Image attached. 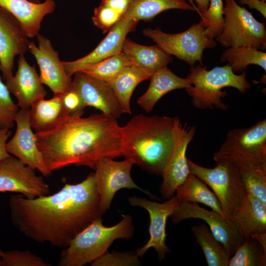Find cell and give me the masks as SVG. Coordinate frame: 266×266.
<instances>
[{"label":"cell","instance_id":"6da1fadb","mask_svg":"<svg viewBox=\"0 0 266 266\" xmlns=\"http://www.w3.org/2000/svg\"><path fill=\"white\" fill-rule=\"evenodd\" d=\"M9 205L12 223L21 233L36 242L63 249L104 214L94 172L78 183H65L52 195L32 199L13 195Z\"/></svg>","mask_w":266,"mask_h":266},{"label":"cell","instance_id":"7a4b0ae2","mask_svg":"<svg viewBox=\"0 0 266 266\" xmlns=\"http://www.w3.org/2000/svg\"><path fill=\"white\" fill-rule=\"evenodd\" d=\"M35 134L52 172L71 165L94 169L102 157L122 156V127L117 119L102 113L86 117L66 116L53 128Z\"/></svg>","mask_w":266,"mask_h":266},{"label":"cell","instance_id":"3957f363","mask_svg":"<svg viewBox=\"0 0 266 266\" xmlns=\"http://www.w3.org/2000/svg\"><path fill=\"white\" fill-rule=\"evenodd\" d=\"M181 122L177 117L135 115L122 127V156L149 173L162 175L174 150Z\"/></svg>","mask_w":266,"mask_h":266},{"label":"cell","instance_id":"277c9868","mask_svg":"<svg viewBox=\"0 0 266 266\" xmlns=\"http://www.w3.org/2000/svg\"><path fill=\"white\" fill-rule=\"evenodd\" d=\"M132 216L123 215L117 224L106 227L101 218L93 221L63 248L59 266H83L91 263L107 252L112 242L119 238L130 239L133 234Z\"/></svg>","mask_w":266,"mask_h":266},{"label":"cell","instance_id":"5b68a950","mask_svg":"<svg viewBox=\"0 0 266 266\" xmlns=\"http://www.w3.org/2000/svg\"><path fill=\"white\" fill-rule=\"evenodd\" d=\"M186 78L192 86L185 90L191 98L193 105L199 109L216 108L226 110L229 105L223 102L222 99L227 95V92L222 91L223 88L233 87L244 94L251 87L246 80V71L236 74L228 64L210 70L200 64L191 66Z\"/></svg>","mask_w":266,"mask_h":266},{"label":"cell","instance_id":"8992f818","mask_svg":"<svg viewBox=\"0 0 266 266\" xmlns=\"http://www.w3.org/2000/svg\"><path fill=\"white\" fill-rule=\"evenodd\" d=\"M187 160L190 172L212 189L220 202L225 217L233 223V214L247 194L238 166L234 162L226 159L215 161L216 165L213 168L203 167L189 159Z\"/></svg>","mask_w":266,"mask_h":266},{"label":"cell","instance_id":"52a82bcc","mask_svg":"<svg viewBox=\"0 0 266 266\" xmlns=\"http://www.w3.org/2000/svg\"><path fill=\"white\" fill-rule=\"evenodd\" d=\"M213 159L229 160L238 167H266V120L229 131Z\"/></svg>","mask_w":266,"mask_h":266},{"label":"cell","instance_id":"ba28073f","mask_svg":"<svg viewBox=\"0 0 266 266\" xmlns=\"http://www.w3.org/2000/svg\"><path fill=\"white\" fill-rule=\"evenodd\" d=\"M236 0H225L223 29L216 41L228 48L251 46L258 50L266 49L265 23L257 20Z\"/></svg>","mask_w":266,"mask_h":266},{"label":"cell","instance_id":"9c48e42d","mask_svg":"<svg viewBox=\"0 0 266 266\" xmlns=\"http://www.w3.org/2000/svg\"><path fill=\"white\" fill-rule=\"evenodd\" d=\"M205 29V24L200 19L198 23L193 24L181 33H167L157 28L144 29L143 33L168 54L173 55L191 66H194L197 62L203 66L202 60L203 51L216 45V41L206 36Z\"/></svg>","mask_w":266,"mask_h":266},{"label":"cell","instance_id":"30bf717a","mask_svg":"<svg viewBox=\"0 0 266 266\" xmlns=\"http://www.w3.org/2000/svg\"><path fill=\"white\" fill-rule=\"evenodd\" d=\"M133 165L128 159L116 161L108 157H102L97 162L94 172L95 182L103 213L110 208L115 194L122 189H135L153 197L134 182L131 175Z\"/></svg>","mask_w":266,"mask_h":266},{"label":"cell","instance_id":"8fae6325","mask_svg":"<svg viewBox=\"0 0 266 266\" xmlns=\"http://www.w3.org/2000/svg\"><path fill=\"white\" fill-rule=\"evenodd\" d=\"M128 201L131 205L146 210L150 217L149 238L144 245L136 251V254L141 258L152 248L157 252L159 260L162 261L170 252L166 243L167 219L178 207L179 201L174 195L163 203L136 196L130 197Z\"/></svg>","mask_w":266,"mask_h":266},{"label":"cell","instance_id":"7c38bea8","mask_svg":"<svg viewBox=\"0 0 266 266\" xmlns=\"http://www.w3.org/2000/svg\"><path fill=\"white\" fill-rule=\"evenodd\" d=\"M35 169L10 156L0 161V192H14L32 199L49 195V185Z\"/></svg>","mask_w":266,"mask_h":266},{"label":"cell","instance_id":"4fadbf2b","mask_svg":"<svg viewBox=\"0 0 266 266\" xmlns=\"http://www.w3.org/2000/svg\"><path fill=\"white\" fill-rule=\"evenodd\" d=\"M170 217L174 224L189 218L204 220L213 235L224 245L231 257L244 241L234 223L217 212L204 209L195 202H180Z\"/></svg>","mask_w":266,"mask_h":266},{"label":"cell","instance_id":"5bb4252c","mask_svg":"<svg viewBox=\"0 0 266 266\" xmlns=\"http://www.w3.org/2000/svg\"><path fill=\"white\" fill-rule=\"evenodd\" d=\"M15 134L6 143L8 153L26 165L37 170L44 176H51L52 172L46 166L31 126L29 109H20L15 115Z\"/></svg>","mask_w":266,"mask_h":266},{"label":"cell","instance_id":"9a60e30c","mask_svg":"<svg viewBox=\"0 0 266 266\" xmlns=\"http://www.w3.org/2000/svg\"><path fill=\"white\" fill-rule=\"evenodd\" d=\"M37 47L31 41L28 50L34 57L40 70V78L43 84L46 85L54 95H63L72 88L71 77L66 74L58 53L55 50L50 40L38 34Z\"/></svg>","mask_w":266,"mask_h":266},{"label":"cell","instance_id":"2e32d148","mask_svg":"<svg viewBox=\"0 0 266 266\" xmlns=\"http://www.w3.org/2000/svg\"><path fill=\"white\" fill-rule=\"evenodd\" d=\"M30 42L17 19L0 6V71L5 81L13 75L15 57L24 54Z\"/></svg>","mask_w":266,"mask_h":266},{"label":"cell","instance_id":"e0dca14e","mask_svg":"<svg viewBox=\"0 0 266 266\" xmlns=\"http://www.w3.org/2000/svg\"><path fill=\"white\" fill-rule=\"evenodd\" d=\"M196 133V127L181 122L178 127L174 150L163 173L160 192L163 199L168 200L174 195L177 188L191 173L186 157L188 147Z\"/></svg>","mask_w":266,"mask_h":266},{"label":"cell","instance_id":"ac0fdd59","mask_svg":"<svg viewBox=\"0 0 266 266\" xmlns=\"http://www.w3.org/2000/svg\"><path fill=\"white\" fill-rule=\"evenodd\" d=\"M72 80V88L80 95L85 105L117 119L123 114L112 88L106 82L78 71Z\"/></svg>","mask_w":266,"mask_h":266},{"label":"cell","instance_id":"d6986e66","mask_svg":"<svg viewBox=\"0 0 266 266\" xmlns=\"http://www.w3.org/2000/svg\"><path fill=\"white\" fill-rule=\"evenodd\" d=\"M137 23L132 20L121 19L109 30L104 38L89 54L75 61H62L67 75L71 77L83 67L121 52L127 35L135 29Z\"/></svg>","mask_w":266,"mask_h":266},{"label":"cell","instance_id":"ffe728a7","mask_svg":"<svg viewBox=\"0 0 266 266\" xmlns=\"http://www.w3.org/2000/svg\"><path fill=\"white\" fill-rule=\"evenodd\" d=\"M5 84L17 99L20 109H30L47 95L35 66L29 65L24 54L19 56L15 75L5 81Z\"/></svg>","mask_w":266,"mask_h":266},{"label":"cell","instance_id":"44dd1931","mask_svg":"<svg viewBox=\"0 0 266 266\" xmlns=\"http://www.w3.org/2000/svg\"><path fill=\"white\" fill-rule=\"evenodd\" d=\"M0 6L17 19L29 38H33L38 34L44 17L54 11L56 4L53 0L42 3L28 0H0Z\"/></svg>","mask_w":266,"mask_h":266},{"label":"cell","instance_id":"7402d4cb","mask_svg":"<svg viewBox=\"0 0 266 266\" xmlns=\"http://www.w3.org/2000/svg\"><path fill=\"white\" fill-rule=\"evenodd\" d=\"M150 79L148 88L137 100L138 105L146 112L152 111L159 100L168 92L192 86L188 79L176 75L167 66L156 70Z\"/></svg>","mask_w":266,"mask_h":266},{"label":"cell","instance_id":"603a6c76","mask_svg":"<svg viewBox=\"0 0 266 266\" xmlns=\"http://www.w3.org/2000/svg\"><path fill=\"white\" fill-rule=\"evenodd\" d=\"M233 223L244 239L255 233H266V205L249 192L234 212Z\"/></svg>","mask_w":266,"mask_h":266},{"label":"cell","instance_id":"cb8c5ba5","mask_svg":"<svg viewBox=\"0 0 266 266\" xmlns=\"http://www.w3.org/2000/svg\"><path fill=\"white\" fill-rule=\"evenodd\" d=\"M152 74L134 65L123 68L108 84L112 88L123 113L131 114V99L135 87L150 79Z\"/></svg>","mask_w":266,"mask_h":266},{"label":"cell","instance_id":"d4e9b609","mask_svg":"<svg viewBox=\"0 0 266 266\" xmlns=\"http://www.w3.org/2000/svg\"><path fill=\"white\" fill-rule=\"evenodd\" d=\"M122 51L132 60L134 65L152 74L173 61L171 55L158 45L144 46L126 38Z\"/></svg>","mask_w":266,"mask_h":266},{"label":"cell","instance_id":"484cf974","mask_svg":"<svg viewBox=\"0 0 266 266\" xmlns=\"http://www.w3.org/2000/svg\"><path fill=\"white\" fill-rule=\"evenodd\" d=\"M67 116L63 106L62 95H54L48 100H40L29 109L31 126L35 132L48 130Z\"/></svg>","mask_w":266,"mask_h":266},{"label":"cell","instance_id":"4316f807","mask_svg":"<svg viewBox=\"0 0 266 266\" xmlns=\"http://www.w3.org/2000/svg\"><path fill=\"white\" fill-rule=\"evenodd\" d=\"M172 9L196 11L186 0H132L121 19L150 22L163 11Z\"/></svg>","mask_w":266,"mask_h":266},{"label":"cell","instance_id":"83f0119b","mask_svg":"<svg viewBox=\"0 0 266 266\" xmlns=\"http://www.w3.org/2000/svg\"><path fill=\"white\" fill-rule=\"evenodd\" d=\"M175 192V196L180 202L201 203L225 217L215 194L204 182L192 172L185 181L177 188Z\"/></svg>","mask_w":266,"mask_h":266},{"label":"cell","instance_id":"f1b7e54d","mask_svg":"<svg viewBox=\"0 0 266 266\" xmlns=\"http://www.w3.org/2000/svg\"><path fill=\"white\" fill-rule=\"evenodd\" d=\"M193 235L200 246L208 266H228L231 258L224 245L218 240L205 224L195 226Z\"/></svg>","mask_w":266,"mask_h":266},{"label":"cell","instance_id":"f546056e","mask_svg":"<svg viewBox=\"0 0 266 266\" xmlns=\"http://www.w3.org/2000/svg\"><path fill=\"white\" fill-rule=\"evenodd\" d=\"M220 61L228 62L234 73L245 71L250 65L259 66L266 71V53L251 46L228 47L222 53Z\"/></svg>","mask_w":266,"mask_h":266},{"label":"cell","instance_id":"4dcf8cb0","mask_svg":"<svg viewBox=\"0 0 266 266\" xmlns=\"http://www.w3.org/2000/svg\"><path fill=\"white\" fill-rule=\"evenodd\" d=\"M132 65L134 64L131 58L122 51L99 62L86 66L79 71L108 84L123 68Z\"/></svg>","mask_w":266,"mask_h":266},{"label":"cell","instance_id":"1f68e13d","mask_svg":"<svg viewBox=\"0 0 266 266\" xmlns=\"http://www.w3.org/2000/svg\"><path fill=\"white\" fill-rule=\"evenodd\" d=\"M266 253L254 238L244 239L229 261V266H265Z\"/></svg>","mask_w":266,"mask_h":266},{"label":"cell","instance_id":"d6a6232c","mask_svg":"<svg viewBox=\"0 0 266 266\" xmlns=\"http://www.w3.org/2000/svg\"><path fill=\"white\" fill-rule=\"evenodd\" d=\"M239 169L246 192L266 205V167H239Z\"/></svg>","mask_w":266,"mask_h":266},{"label":"cell","instance_id":"836d02e7","mask_svg":"<svg viewBox=\"0 0 266 266\" xmlns=\"http://www.w3.org/2000/svg\"><path fill=\"white\" fill-rule=\"evenodd\" d=\"M223 0H210L208 9L201 19L205 26V34L214 39L221 32L224 23Z\"/></svg>","mask_w":266,"mask_h":266},{"label":"cell","instance_id":"e575fe53","mask_svg":"<svg viewBox=\"0 0 266 266\" xmlns=\"http://www.w3.org/2000/svg\"><path fill=\"white\" fill-rule=\"evenodd\" d=\"M1 266H50L40 257L28 250L3 251L0 255Z\"/></svg>","mask_w":266,"mask_h":266},{"label":"cell","instance_id":"d590c367","mask_svg":"<svg viewBox=\"0 0 266 266\" xmlns=\"http://www.w3.org/2000/svg\"><path fill=\"white\" fill-rule=\"evenodd\" d=\"M19 106L14 102L6 85L0 77V128H12Z\"/></svg>","mask_w":266,"mask_h":266},{"label":"cell","instance_id":"8d00e7d4","mask_svg":"<svg viewBox=\"0 0 266 266\" xmlns=\"http://www.w3.org/2000/svg\"><path fill=\"white\" fill-rule=\"evenodd\" d=\"M135 252L108 251L91 263L92 266H136L141 265Z\"/></svg>","mask_w":266,"mask_h":266},{"label":"cell","instance_id":"74e56055","mask_svg":"<svg viewBox=\"0 0 266 266\" xmlns=\"http://www.w3.org/2000/svg\"><path fill=\"white\" fill-rule=\"evenodd\" d=\"M121 18V14L109 7L100 3L95 8L92 20L94 24L101 30L103 33H106Z\"/></svg>","mask_w":266,"mask_h":266},{"label":"cell","instance_id":"f35d334b","mask_svg":"<svg viewBox=\"0 0 266 266\" xmlns=\"http://www.w3.org/2000/svg\"><path fill=\"white\" fill-rule=\"evenodd\" d=\"M63 106L67 116H82L86 106L79 93L73 88L62 95Z\"/></svg>","mask_w":266,"mask_h":266},{"label":"cell","instance_id":"ab89813d","mask_svg":"<svg viewBox=\"0 0 266 266\" xmlns=\"http://www.w3.org/2000/svg\"><path fill=\"white\" fill-rule=\"evenodd\" d=\"M132 1V0H101L100 3L112 8L122 17Z\"/></svg>","mask_w":266,"mask_h":266},{"label":"cell","instance_id":"60d3db41","mask_svg":"<svg viewBox=\"0 0 266 266\" xmlns=\"http://www.w3.org/2000/svg\"><path fill=\"white\" fill-rule=\"evenodd\" d=\"M11 133L8 128H0V161L11 156L6 149V143Z\"/></svg>","mask_w":266,"mask_h":266},{"label":"cell","instance_id":"b9f144b4","mask_svg":"<svg viewBox=\"0 0 266 266\" xmlns=\"http://www.w3.org/2000/svg\"><path fill=\"white\" fill-rule=\"evenodd\" d=\"M263 0H238L241 5L246 4L250 8L257 10L266 18V3Z\"/></svg>","mask_w":266,"mask_h":266},{"label":"cell","instance_id":"7bdbcfd3","mask_svg":"<svg viewBox=\"0 0 266 266\" xmlns=\"http://www.w3.org/2000/svg\"><path fill=\"white\" fill-rule=\"evenodd\" d=\"M195 0L198 6L197 8L199 11V14L201 17V19H203L204 15L205 14L209 4L210 0Z\"/></svg>","mask_w":266,"mask_h":266},{"label":"cell","instance_id":"ee69618b","mask_svg":"<svg viewBox=\"0 0 266 266\" xmlns=\"http://www.w3.org/2000/svg\"><path fill=\"white\" fill-rule=\"evenodd\" d=\"M250 238L256 239L260 244L264 252L266 253V233L254 234Z\"/></svg>","mask_w":266,"mask_h":266},{"label":"cell","instance_id":"f6af8a7d","mask_svg":"<svg viewBox=\"0 0 266 266\" xmlns=\"http://www.w3.org/2000/svg\"><path fill=\"white\" fill-rule=\"evenodd\" d=\"M189 1V3L196 9V11L199 14V11H198V9L197 8V6H196V5L195 4L194 2V0H188Z\"/></svg>","mask_w":266,"mask_h":266},{"label":"cell","instance_id":"bcb514c9","mask_svg":"<svg viewBox=\"0 0 266 266\" xmlns=\"http://www.w3.org/2000/svg\"><path fill=\"white\" fill-rule=\"evenodd\" d=\"M31 2H34V3H40V0H28Z\"/></svg>","mask_w":266,"mask_h":266},{"label":"cell","instance_id":"7dc6e473","mask_svg":"<svg viewBox=\"0 0 266 266\" xmlns=\"http://www.w3.org/2000/svg\"><path fill=\"white\" fill-rule=\"evenodd\" d=\"M2 252V250L0 248V266H1L0 255Z\"/></svg>","mask_w":266,"mask_h":266},{"label":"cell","instance_id":"c3c4849f","mask_svg":"<svg viewBox=\"0 0 266 266\" xmlns=\"http://www.w3.org/2000/svg\"><path fill=\"white\" fill-rule=\"evenodd\" d=\"M263 0L266 1V0Z\"/></svg>","mask_w":266,"mask_h":266}]
</instances>
